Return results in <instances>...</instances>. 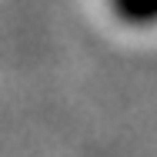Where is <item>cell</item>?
<instances>
[{"mask_svg":"<svg viewBox=\"0 0 157 157\" xmlns=\"http://www.w3.org/2000/svg\"><path fill=\"white\" fill-rule=\"evenodd\" d=\"M114 17H121L124 24L134 27H147L157 24V0H110Z\"/></svg>","mask_w":157,"mask_h":157,"instance_id":"obj_1","label":"cell"}]
</instances>
